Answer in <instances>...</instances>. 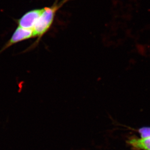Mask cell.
Here are the masks:
<instances>
[{
    "mask_svg": "<svg viewBox=\"0 0 150 150\" xmlns=\"http://www.w3.org/2000/svg\"><path fill=\"white\" fill-rule=\"evenodd\" d=\"M141 139H146L150 137V127H143L138 130Z\"/></svg>",
    "mask_w": 150,
    "mask_h": 150,
    "instance_id": "5",
    "label": "cell"
},
{
    "mask_svg": "<svg viewBox=\"0 0 150 150\" xmlns=\"http://www.w3.org/2000/svg\"><path fill=\"white\" fill-rule=\"evenodd\" d=\"M59 7V4H56L50 7L42 8V13L33 29L34 37L38 38L37 43L50 29L53 22L56 11Z\"/></svg>",
    "mask_w": 150,
    "mask_h": 150,
    "instance_id": "1",
    "label": "cell"
},
{
    "mask_svg": "<svg viewBox=\"0 0 150 150\" xmlns=\"http://www.w3.org/2000/svg\"><path fill=\"white\" fill-rule=\"evenodd\" d=\"M42 11V8L35 9L25 13L17 21L18 26L25 29H33L34 26Z\"/></svg>",
    "mask_w": 150,
    "mask_h": 150,
    "instance_id": "3",
    "label": "cell"
},
{
    "mask_svg": "<svg viewBox=\"0 0 150 150\" xmlns=\"http://www.w3.org/2000/svg\"><path fill=\"white\" fill-rule=\"evenodd\" d=\"M127 143L133 149L137 150H150V137L146 139L132 137L127 140Z\"/></svg>",
    "mask_w": 150,
    "mask_h": 150,
    "instance_id": "4",
    "label": "cell"
},
{
    "mask_svg": "<svg viewBox=\"0 0 150 150\" xmlns=\"http://www.w3.org/2000/svg\"><path fill=\"white\" fill-rule=\"evenodd\" d=\"M34 37V36L33 29H25L18 26L9 40L0 50V53L16 43Z\"/></svg>",
    "mask_w": 150,
    "mask_h": 150,
    "instance_id": "2",
    "label": "cell"
}]
</instances>
